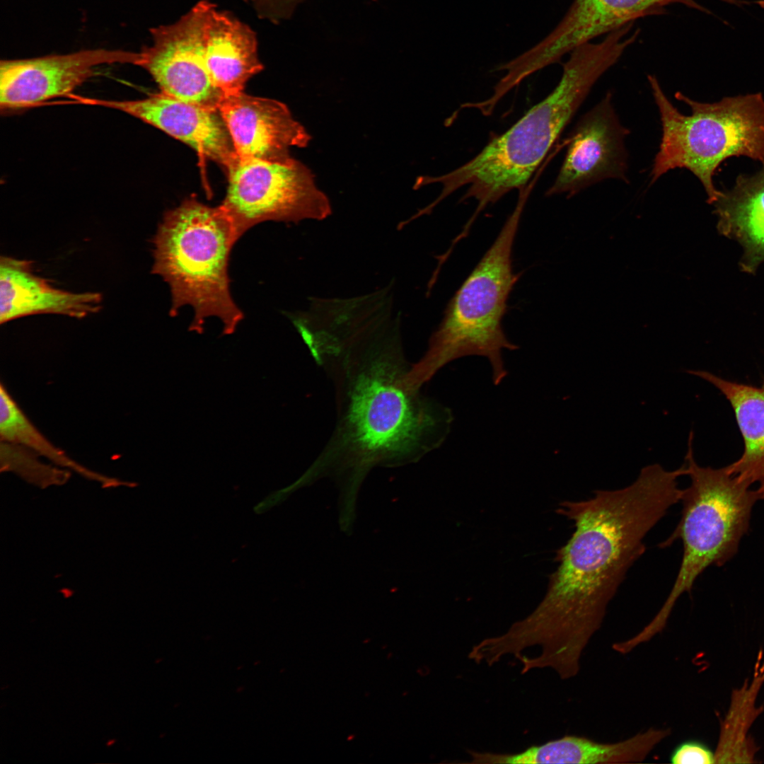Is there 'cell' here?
I'll return each mask as SVG.
<instances>
[{
  "mask_svg": "<svg viewBox=\"0 0 764 764\" xmlns=\"http://www.w3.org/2000/svg\"><path fill=\"white\" fill-rule=\"evenodd\" d=\"M687 473L685 465L674 470L648 465L625 487L560 503L557 511L573 521L574 531L557 551L559 565L544 598L530 615L494 637L496 652L518 659L538 646L537 656L521 659L523 672L550 668L561 679L576 676L609 603L645 551L646 536L681 502L678 479Z\"/></svg>",
  "mask_w": 764,
  "mask_h": 764,
  "instance_id": "1",
  "label": "cell"
},
{
  "mask_svg": "<svg viewBox=\"0 0 764 764\" xmlns=\"http://www.w3.org/2000/svg\"><path fill=\"white\" fill-rule=\"evenodd\" d=\"M394 302L370 299L338 318L320 366L332 381L336 422L315 463L363 472L415 461L449 433V408L420 393L402 341Z\"/></svg>",
  "mask_w": 764,
  "mask_h": 764,
  "instance_id": "2",
  "label": "cell"
},
{
  "mask_svg": "<svg viewBox=\"0 0 764 764\" xmlns=\"http://www.w3.org/2000/svg\"><path fill=\"white\" fill-rule=\"evenodd\" d=\"M627 42L610 33L598 42H587L570 52L554 90L532 107L504 133L494 137L474 158L439 176L418 178L420 187L437 183L442 189L430 205L434 208L462 187V200L478 202L465 228L478 214L514 189L526 187L565 127L599 78L620 58Z\"/></svg>",
  "mask_w": 764,
  "mask_h": 764,
  "instance_id": "3",
  "label": "cell"
},
{
  "mask_svg": "<svg viewBox=\"0 0 764 764\" xmlns=\"http://www.w3.org/2000/svg\"><path fill=\"white\" fill-rule=\"evenodd\" d=\"M238 237L221 205L213 207L196 197L167 211L154 237L152 273L169 285L170 315L190 306V330L202 332L206 319L216 317L223 332H234L244 315L234 302L228 267Z\"/></svg>",
  "mask_w": 764,
  "mask_h": 764,
  "instance_id": "4",
  "label": "cell"
},
{
  "mask_svg": "<svg viewBox=\"0 0 764 764\" xmlns=\"http://www.w3.org/2000/svg\"><path fill=\"white\" fill-rule=\"evenodd\" d=\"M528 195V191L520 192L496 239L448 301L424 355L412 364L409 377L416 387L420 388L451 361L470 355L488 359L494 385L507 375L502 350L519 347L507 337L502 319L520 277L513 271L511 254Z\"/></svg>",
  "mask_w": 764,
  "mask_h": 764,
  "instance_id": "5",
  "label": "cell"
},
{
  "mask_svg": "<svg viewBox=\"0 0 764 764\" xmlns=\"http://www.w3.org/2000/svg\"><path fill=\"white\" fill-rule=\"evenodd\" d=\"M661 125V139L654 159L651 183L667 172L685 168L698 178L713 204L721 194L714 176L731 156L764 161V97L761 93L725 97L714 103L694 100L678 91L687 104L682 114L666 97L656 77L648 76Z\"/></svg>",
  "mask_w": 764,
  "mask_h": 764,
  "instance_id": "6",
  "label": "cell"
},
{
  "mask_svg": "<svg viewBox=\"0 0 764 764\" xmlns=\"http://www.w3.org/2000/svg\"><path fill=\"white\" fill-rule=\"evenodd\" d=\"M693 432H690L685 464L690 484L681 499V519L668 538L659 544L665 548L676 540L683 544L681 563L668 597L656 615L641 630L651 639L665 628L681 595L691 592L706 568L722 566L737 552L747 533L755 504L763 499L756 490L722 468L700 466L694 459Z\"/></svg>",
  "mask_w": 764,
  "mask_h": 764,
  "instance_id": "7",
  "label": "cell"
},
{
  "mask_svg": "<svg viewBox=\"0 0 764 764\" xmlns=\"http://www.w3.org/2000/svg\"><path fill=\"white\" fill-rule=\"evenodd\" d=\"M226 173L228 185L220 205L238 238L263 221L323 220L332 213L311 169L295 158L285 163L238 158Z\"/></svg>",
  "mask_w": 764,
  "mask_h": 764,
  "instance_id": "8",
  "label": "cell"
},
{
  "mask_svg": "<svg viewBox=\"0 0 764 764\" xmlns=\"http://www.w3.org/2000/svg\"><path fill=\"white\" fill-rule=\"evenodd\" d=\"M204 6L199 1L176 23L151 29L152 43L140 52L139 66L151 75L161 92L218 110L224 94L208 69Z\"/></svg>",
  "mask_w": 764,
  "mask_h": 764,
  "instance_id": "9",
  "label": "cell"
},
{
  "mask_svg": "<svg viewBox=\"0 0 764 764\" xmlns=\"http://www.w3.org/2000/svg\"><path fill=\"white\" fill-rule=\"evenodd\" d=\"M630 129L620 122L608 91L579 120L567 140L566 154L546 195L580 191L607 179L628 182V154L625 140Z\"/></svg>",
  "mask_w": 764,
  "mask_h": 764,
  "instance_id": "10",
  "label": "cell"
},
{
  "mask_svg": "<svg viewBox=\"0 0 764 764\" xmlns=\"http://www.w3.org/2000/svg\"><path fill=\"white\" fill-rule=\"evenodd\" d=\"M140 52L105 49L66 54L2 60L0 63V108L11 111L37 106L50 99L68 96L103 64L139 66Z\"/></svg>",
  "mask_w": 764,
  "mask_h": 764,
  "instance_id": "11",
  "label": "cell"
},
{
  "mask_svg": "<svg viewBox=\"0 0 764 764\" xmlns=\"http://www.w3.org/2000/svg\"><path fill=\"white\" fill-rule=\"evenodd\" d=\"M73 103L120 110L144 121L185 143L203 158L226 170L238 156L226 122L219 110L205 108L162 92L138 100H105L72 94Z\"/></svg>",
  "mask_w": 764,
  "mask_h": 764,
  "instance_id": "12",
  "label": "cell"
},
{
  "mask_svg": "<svg viewBox=\"0 0 764 764\" xmlns=\"http://www.w3.org/2000/svg\"><path fill=\"white\" fill-rule=\"evenodd\" d=\"M218 110L241 159L289 163L294 159L290 149L306 147L311 139L288 107L276 100L242 91L224 96Z\"/></svg>",
  "mask_w": 764,
  "mask_h": 764,
  "instance_id": "13",
  "label": "cell"
},
{
  "mask_svg": "<svg viewBox=\"0 0 764 764\" xmlns=\"http://www.w3.org/2000/svg\"><path fill=\"white\" fill-rule=\"evenodd\" d=\"M673 4L709 13L694 0H574L555 28L533 47L535 57L547 66L594 38L637 18L663 13Z\"/></svg>",
  "mask_w": 764,
  "mask_h": 764,
  "instance_id": "14",
  "label": "cell"
},
{
  "mask_svg": "<svg viewBox=\"0 0 764 764\" xmlns=\"http://www.w3.org/2000/svg\"><path fill=\"white\" fill-rule=\"evenodd\" d=\"M103 297L98 292L74 293L52 286L36 275L32 262L0 258V323L36 314L83 318L98 313Z\"/></svg>",
  "mask_w": 764,
  "mask_h": 764,
  "instance_id": "15",
  "label": "cell"
},
{
  "mask_svg": "<svg viewBox=\"0 0 764 764\" xmlns=\"http://www.w3.org/2000/svg\"><path fill=\"white\" fill-rule=\"evenodd\" d=\"M209 74L224 96L242 92L247 81L263 66L255 33L245 24L212 4L207 13Z\"/></svg>",
  "mask_w": 764,
  "mask_h": 764,
  "instance_id": "16",
  "label": "cell"
},
{
  "mask_svg": "<svg viewBox=\"0 0 764 764\" xmlns=\"http://www.w3.org/2000/svg\"><path fill=\"white\" fill-rule=\"evenodd\" d=\"M753 175H739L729 190L713 204L717 229L743 249L740 266L754 273L764 262V161Z\"/></svg>",
  "mask_w": 764,
  "mask_h": 764,
  "instance_id": "17",
  "label": "cell"
},
{
  "mask_svg": "<svg viewBox=\"0 0 764 764\" xmlns=\"http://www.w3.org/2000/svg\"><path fill=\"white\" fill-rule=\"evenodd\" d=\"M716 387L729 400L743 438L744 450L728 472L757 489L764 499V378L759 386L725 380L710 372L689 370Z\"/></svg>",
  "mask_w": 764,
  "mask_h": 764,
  "instance_id": "18",
  "label": "cell"
},
{
  "mask_svg": "<svg viewBox=\"0 0 764 764\" xmlns=\"http://www.w3.org/2000/svg\"><path fill=\"white\" fill-rule=\"evenodd\" d=\"M671 734L670 728L651 727L614 743H602L584 736L566 735L534 746L531 757L536 763H642Z\"/></svg>",
  "mask_w": 764,
  "mask_h": 764,
  "instance_id": "19",
  "label": "cell"
},
{
  "mask_svg": "<svg viewBox=\"0 0 764 764\" xmlns=\"http://www.w3.org/2000/svg\"><path fill=\"white\" fill-rule=\"evenodd\" d=\"M1 440L25 446L52 463L74 471L103 487H132L133 483L100 474L69 457L50 441L30 421L1 382L0 386Z\"/></svg>",
  "mask_w": 764,
  "mask_h": 764,
  "instance_id": "20",
  "label": "cell"
},
{
  "mask_svg": "<svg viewBox=\"0 0 764 764\" xmlns=\"http://www.w3.org/2000/svg\"><path fill=\"white\" fill-rule=\"evenodd\" d=\"M41 456L22 445L1 440L0 470L13 473L24 481L41 489L66 483L69 470L46 463Z\"/></svg>",
  "mask_w": 764,
  "mask_h": 764,
  "instance_id": "21",
  "label": "cell"
},
{
  "mask_svg": "<svg viewBox=\"0 0 764 764\" xmlns=\"http://www.w3.org/2000/svg\"><path fill=\"white\" fill-rule=\"evenodd\" d=\"M756 696L754 693L748 700L745 707H742L741 697L739 691L734 695V700L729 714L724 722V727L719 743L715 752L716 763L743 762L742 759L751 758L746 753H750L746 734L752 719L755 717L753 705Z\"/></svg>",
  "mask_w": 764,
  "mask_h": 764,
  "instance_id": "22",
  "label": "cell"
},
{
  "mask_svg": "<svg viewBox=\"0 0 764 764\" xmlns=\"http://www.w3.org/2000/svg\"><path fill=\"white\" fill-rule=\"evenodd\" d=\"M673 764L715 763V753L706 743L698 740H688L679 743L670 755Z\"/></svg>",
  "mask_w": 764,
  "mask_h": 764,
  "instance_id": "23",
  "label": "cell"
}]
</instances>
